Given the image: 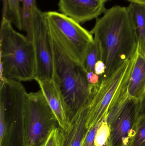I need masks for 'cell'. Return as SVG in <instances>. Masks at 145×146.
Instances as JSON below:
<instances>
[{"mask_svg":"<svg viewBox=\"0 0 145 146\" xmlns=\"http://www.w3.org/2000/svg\"><path fill=\"white\" fill-rule=\"evenodd\" d=\"M90 32L99 44L101 60L105 65L102 77L110 76L137 53L138 36L127 7L115 6L106 9L97 19Z\"/></svg>","mask_w":145,"mask_h":146,"instance_id":"obj_1","label":"cell"},{"mask_svg":"<svg viewBox=\"0 0 145 146\" xmlns=\"http://www.w3.org/2000/svg\"><path fill=\"white\" fill-rule=\"evenodd\" d=\"M47 28L52 54V80L64 98L70 121L81 110L89 106L96 86L89 85L84 65L64 40L53 30Z\"/></svg>","mask_w":145,"mask_h":146,"instance_id":"obj_2","label":"cell"},{"mask_svg":"<svg viewBox=\"0 0 145 146\" xmlns=\"http://www.w3.org/2000/svg\"><path fill=\"white\" fill-rule=\"evenodd\" d=\"M0 49L1 79L19 82L35 80L36 59L33 44L3 19L1 22Z\"/></svg>","mask_w":145,"mask_h":146,"instance_id":"obj_3","label":"cell"},{"mask_svg":"<svg viewBox=\"0 0 145 146\" xmlns=\"http://www.w3.org/2000/svg\"><path fill=\"white\" fill-rule=\"evenodd\" d=\"M28 93L20 82H0V146H27Z\"/></svg>","mask_w":145,"mask_h":146,"instance_id":"obj_4","label":"cell"},{"mask_svg":"<svg viewBox=\"0 0 145 146\" xmlns=\"http://www.w3.org/2000/svg\"><path fill=\"white\" fill-rule=\"evenodd\" d=\"M135 56L123 62L108 77L101 76L99 85L89 106L88 129L106 120L109 111L127 92Z\"/></svg>","mask_w":145,"mask_h":146,"instance_id":"obj_5","label":"cell"},{"mask_svg":"<svg viewBox=\"0 0 145 146\" xmlns=\"http://www.w3.org/2000/svg\"><path fill=\"white\" fill-rule=\"evenodd\" d=\"M143 100L130 98L126 92L110 109L106 121L110 129L111 146H129L141 114Z\"/></svg>","mask_w":145,"mask_h":146,"instance_id":"obj_6","label":"cell"},{"mask_svg":"<svg viewBox=\"0 0 145 146\" xmlns=\"http://www.w3.org/2000/svg\"><path fill=\"white\" fill-rule=\"evenodd\" d=\"M59 126L41 90L28 93L26 119L27 146H39Z\"/></svg>","mask_w":145,"mask_h":146,"instance_id":"obj_7","label":"cell"},{"mask_svg":"<svg viewBox=\"0 0 145 146\" xmlns=\"http://www.w3.org/2000/svg\"><path fill=\"white\" fill-rule=\"evenodd\" d=\"M26 36L34 46L36 59L35 80H52L53 73L50 36L44 13L37 7L25 31Z\"/></svg>","mask_w":145,"mask_h":146,"instance_id":"obj_8","label":"cell"},{"mask_svg":"<svg viewBox=\"0 0 145 146\" xmlns=\"http://www.w3.org/2000/svg\"><path fill=\"white\" fill-rule=\"evenodd\" d=\"M48 27L55 31L68 44L71 50L83 64L94 36L90 31L66 15L57 12L44 13Z\"/></svg>","mask_w":145,"mask_h":146,"instance_id":"obj_9","label":"cell"},{"mask_svg":"<svg viewBox=\"0 0 145 146\" xmlns=\"http://www.w3.org/2000/svg\"><path fill=\"white\" fill-rule=\"evenodd\" d=\"M105 3L101 0H59L58 6L61 13L81 24L104 13Z\"/></svg>","mask_w":145,"mask_h":146,"instance_id":"obj_10","label":"cell"},{"mask_svg":"<svg viewBox=\"0 0 145 146\" xmlns=\"http://www.w3.org/2000/svg\"><path fill=\"white\" fill-rule=\"evenodd\" d=\"M37 82L53 112L60 127L64 131L66 130L70 125V117L67 106L58 87L52 80Z\"/></svg>","mask_w":145,"mask_h":146,"instance_id":"obj_11","label":"cell"},{"mask_svg":"<svg viewBox=\"0 0 145 146\" xmlns=\"http://www.w3.org/2000/svg\"><path fill=\"white\" fill-rule=\"evenodd\" d=\"M88 107L81 110L71 120L67 129L62 130L60 146H82L88 130L87 126Z\"/></svg>","mask_w":145,"mask_h":146,"instance_id":"obj_12","label":"cell"},{"mask_svg":"<svg viewBox=\"0 0 145 146\" xmlns=\"http://www.w3.org/2000/svg\"><path fill=\"white\" fill-rule=\"evenodd\" d=\"M127 92L130 98L143 100L145 94V56L137 50L134 65L128 83Z\"/></svg>","mask_w":145,"mask_h":146,"instance_id":"obj_13","label":"cell"},{"mask_svg":"<svg viewBox=\"0 0 145 146\" xmlns=\"http://www.w3.org/2000/svg\"><path fill=\"white\" fill-rule=\"evenodd\" d=\"M138 38V51L145 56V5L131 3L127 7Z\"/></svg>","mask_w":145,"mask_h":146,"instance_id":"obj_14","label":"cell"},{"mask_svg":"<svg viewBox=\"0 0 145 146\" xmlns=\"http://www.w3.org/2000/svg\"><path fill=\"white\" fill-rule=\"evenodd\" d=\"M21 0H3L2 19L8 21L20 31H23Z\"/></svg>","mask_w":145,"mask_h":146,"instance_id":"obj_15","label":"cell"},{"mask_svg":"<svg viewBox=\"0 0 145 146\" xmlns=\"http://www.w3.org/2000/svg\"><path fill=\"white\" fill-rule=\"evenodd\" d=\"M99 60H101L100 47L98 43L94 39L88 49L83 63L87 72L94 73L95 64Z\"/></svg>","mask_w":145,"mask_h":146,"instance_id":"obj_16","label":"cell"},{"mask_svg":"<svg viewBox=\"0 0 145 146\" xmlns=\"http://www.w3.org/2000/svg\"><path fill=\"white\" fill-rule=\"evenodd\" d=\"M21 16H22L23 31H25L26 27L31 19L35 9L37 7L36 0H21Z\"/></svg>","mask_w":145,"mask_h":146,"instance_id":"obj_17","label":"cell"},{"mask_svg":"<svg viewBox=\"0 0 145 146\" xmlns=\"http://www.w3.org/2000/svg\"><path fill=\"white\" fill-rule=\"evenodd\" d=\"M129 146H145V113L139 117L136 134Z\"/></svg>","mask_w":145,"mask_h":146,"instance_id":"obj_18","label":"cell"},{"mask_svg":"<svg viewBox=\"0 0 145 146\" xmlns=\"http://www.w3.org/2000/svg\"><path fill=\"white\" fill-rule=\"evenodd\" d=\"M110 136V129L106 120L100 123L97 130L94 140L95 146L104 145L109 140Z\"/></svg>","mask_w":145,"mask_h":146,"instance_id":"obj_19","label":"cell"},{"mask_svg":"<svg viewBox=\"0 0 145 146\" xmlns=\"http://www.w3.org/2000/svg\"><path fill=\"white\" fill-rule=\"evenodd\" d=\"M62 129L59 127L52 131L46 141L39 146H60Z\"/></svg>","mask_w":145,"mask_h":146,"instance_id":"obj_20","label":"cell"},{"mask_svg":"<svg viewBox=\"0 0 145 146\" xmlns=\"http://www.w3.org/2000/svg\"><path fill=\"white\" fill-rule=\"evenodd\" d=\"M100 123L88 129L84 139L82 146H95L94 140L95 135L99 127Z\"/></svg>","mask_w":145,"mask_h":146,"instance_id":"obj_21","label":"cell"},{"mask_svg":"<svg viewBox=\"0 0 145 146\" xmlns=\"http://www.w3.org/2000/svg\"><path fill=\"white\" fill-rule=\"evenodd\" d=\"M106 66L102 61L97 62L95 64L94 73L100 76H102L105 73Z\"/></svg>","mask_w":145,"mask_h":146,"instance_id":"obj_22","label":"cell"},{"mask_svg":"<svg viewBox=\"0 0 145 146\" xmlns=\"http://www.w3.org/2000/svg\"><path fill=\"white\" fill-rule=\"evenodd\" d=\"M131 3H136L145 5V0H127Z\"/></svg>","mask_w":145,"mask_h":146,"instance_id":"obj_23","label":"cell"},{"mask_svg":"<svg viewBox=\"0 0 145 146\" xmlns=\"http://www.w3.org/2000/svg\"><path fill=\"white\" fill-rule=\"evenodd\" d=\"M145 113V102H142V109H141V114Z\"/></svg>","mask_w":145,"mask_h":146,"instance_id":"obj_24","label":"cell"},{"mask_svg":"<svg viewBox=\"0 0 145 146\" xmlns=\"http://www.w3.org/2000/svg\"><path fill=\"white\" fill-rule=\"evenodd\" d=\"M102 146H111V145L110 142V139L108 140V141H107V142H106V143H105V144H104V145H103Z\"/></svg>","mask_w":145,"mask_h":146,"instance_id":"obj_25","label":"cell"},{"mask_svg":"<svg viewBox=\"0 0 145 146\" xmlns=\"http://www.w3.org/2000/svg\"><path fill=\"white\" fill-rule=\"evenodd\" d=\"M101 1H103L105 3H106V2L108 1H110V0H101Z\"/></svg>","mask_w":145,"mask_h":146,"instance_id":"obj_26","label":"cell"},{"mask_svg":"<svg viewBox=\"0 0 145 146\" xmlns=\"http://www.w3.org/2000/svg\"><path fill=\"white\" fill-rule=\"evenodd\" d=\"M143 102H145V94L144 97V99H143Z\"/></svg>","mask_w":145,"mask_h":146,"instance_id":"obj_27","label":"cell"}]
</instances>
